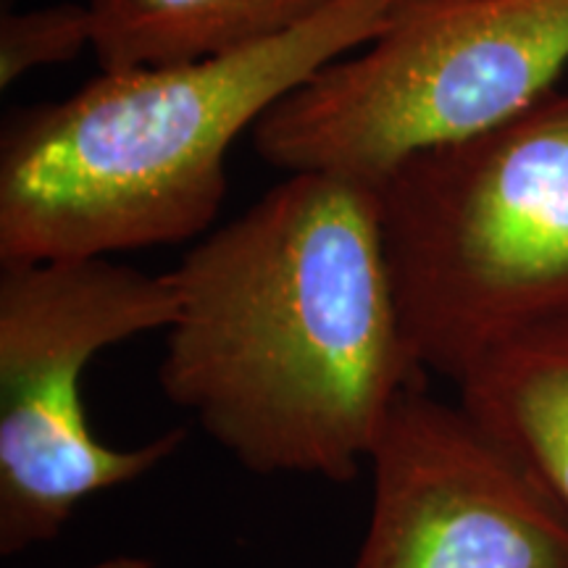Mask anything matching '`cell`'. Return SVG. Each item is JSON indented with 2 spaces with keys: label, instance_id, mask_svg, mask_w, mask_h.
<instances>
[{
  "label": "cell",
  "instance_id": "6da1fadb",
  "mask_svg": "<svg viewBox=\"0 0 568 568\" xmlns=\"http://www.w3.org/2000/svg\"><path fill=\"white\" fill-rule=\"evenodd\" d=\"M163 395L255 474L358 479L422 385L376 184L295 172L172 272Z\"/></svg>",
  "mask_w": 568,
  "mask_h": 568
},
{
  "label": "cell",
  "instance_id": "7a4b0ae2",
  "mask_svg": "<svg viewBox=\"0 0 568 568\" xmlns=\"http://www.w3.org/2000/svg\"><path fill=\"white\" fill-rule=\"evenodd\" d=\"M400 0H335L280 38L174 67L101 71L0 132V264L111 258L209 232L234 140Z\"/></svg>",
  "mask_w": 568,
  "mask_h": 568
},
{
  "label": "cell",
  "instance_id": "3957f363",
  "mask_svg": "<svg viewBox=\"0 0 568 568\" xmlns=\"http://www.w3.org/2000/svg\"><path fill=\"white\" fill-rule=\"evenodd\" d=\"M379 201L424 374L458 385L487 351L568 316V92L406 161Z\"/></svg>",
  "mask_w": 568,
  "mask_h": 568
},
{
  "label": "cell",
  "instance_id": "277c9868",
  "mask_svg": "<svg viewBox=\"0 0 568 568\" xmlns=\"http://www.w3.org/2000/svg\"><path fill=\"white\" fill-rule=\"evenodd\" d=\"M568 67V0H400L361 53L324 63L253 126L266 163L379 187L493 130Z\"/></svg>",
  "mask_w": 568,
  "mask_h": 568
},
{
  "label": "cell",
  "instance_id": "5b68a950",
  "mask_svg": "<svg viewBox=\"0 0 568 568\" xmlns=\"http://www.w3.org/2000/svg\"><path fill=\"white\" fill-rule=\"evenodd\" d=\"M172 276L113 258L0 264V552L17 556L61 535L74 510L105 489L166 464L187 432L140 447L92 435L84 368L105 347L166 332Z\"/></svg>",
  "mask_w": 568,
  "mask_h": 568
},
{
  "label": "cell",
  "instance_id": "8992f818",
  "mask_svg": "<svg viewBox=\"0 0 568 568\" xmlns=\"http://www.w3.org/2000/svg\"><path fill=\"white\" fill-rule=\"evenodd\" d=\"M368 471L353 568H568V518L460 403L424 385L395 403Z\"/></svg>",
  "mask_w": 568,
  "mask_h": 568
},
{
  "label": "cell",
  "instance_id": "52a82bcc",
  "mask_svg": "<svg viewBox=\"0 0 568 568\" xmlns=\"http://www.w3.org/2000/svg\"><path fill=\"white\" fill-rule=\"evenodd\" d=\"M456 387L468 416L568 518V316L487 351Z\"/></svg>",
  "mask_w": 568,
  "mask_h": 568
},
{
  "label": "cell",
  "instance_id": "ba28073f",
  "mask_svg": "<svg viewBox=\"0 0 568 568\" xmlns=\"http://www.w3.org/2000/svg\"><path fill=\"white\" fill-rule=\"evenodd\" d=\"M335 0H82L101 71L209 61L280 38Z\"/></svg>",
  "mask_w": 568,
  "mask_h": 568
},
{
  "label": "cell",
  "instance_id": "9c48e42d",
  "mask_svg": "<svg viewBox=\"0 0 568 568\" xmlns=\"http://www.w3.org/2000/svg\"><path fill=\"white\" fill-rule=\"evenodd\" d=\"M84 48H90V19L82 0L3 13L0 88L9 90L32 69L77 59Z\"/></svg>",
  "mask_w": 568,
  "mask_h": 568
},
{
  "label": "cell",
  "instance_id": "30bf717a",
  "mask_svg": "<svg viewBox=\"0 0 568 568\" xmlns=\"http://www.w3.org/2000/svg\"><path fill=\"white\" fill-rule=\"evenodd\" d=\"M90 568H151V566H148L142 558H113V560H105V564H98Z\"/></svg>",
  "mask_w": 568,
  "mask_h": 568
}]
</instances>
